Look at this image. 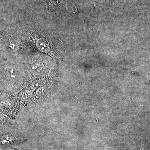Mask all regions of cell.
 <instances>
[{"label": "cell", "instance_id": "cell-2", "mask_svg": "<svg viewBox=\"0 0 150 150\" xmlns=\"http://www.w3.org/2000/svg\"><path fill=\"white\" fill-rule=\"evenodd\" d=\"M16 137L12 135H6L2 137L1 143L2 145L6 146H11L16 143Z\"/></svg>", "mask_w": 150, "mask_h": 150}, {"label": "cell", "instance_id": "cell-3", "mask_svg": "<svg viewBox=\"0 0 150 150\" xmlns=\"http://www.w3.org/2000/svg\"><path fill=\"white\" fill-rule=\"evenodd\" d=\"M32 93L29 90H25L22 94V97L25 100L30 99L32 96Z\"/></svg>", "mask_w": 150, "mask_h": 150}, {"label": "cell", "instance_id": "cell-4", "mask_svg": "<svg viewBox=\"0 0 150 150\" xmlns=\"http://www.w3.org/2000/svg\"><path fill=\"white\" fill-rule=\"evenodd\" d=\"M5 123V119L4 116L0 115V128L2 127Z\"/></svg>", "mask_w": 150, "mask_h": 150}, {"label": "cell", "instance_id": "cell-1", "mask_svg": "<svg viewBox=\"0 0 150 150\" xmlns=\"http://www.w3.org/2000/svg\"><path fill=\"white\" fill-rule=\"evenodd\" d=\"M48 6L50 8L53 10L68 9L69 7V0H48Z\"/></svg>", "mask_w": 150, "mask_h": 150}]
</instances>
